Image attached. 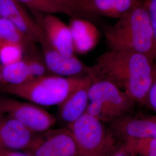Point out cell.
I'll return each mask as SVG.
<instances>
[{"instance_id": "1", "label": "cell", "mask_w": 156, "mask_h": 156, "mask_svg": "<svg viewBox=\"0 0 156 156\" xmlns=\"http://www.w3.org/2000/svg\"><path fill=\"white\" fill-rule=\"evenodd\" d=\"M91 67L94 78L111 81L136 104L146 107L149 90L156 78V66L151 57L109 50L98 57Z\"/></svg>"}, {"instance_id": "2", "label": "cell", "mask_w": 156, "mask_h": 156, "mask_svg": "<svg viewBox=\"0 0 156 156\" xmlns=\"http://www.w3.org/2000/svg\"><path fill=\"white\" fill-rule=\"evenodd\" d=\"M104 34L109 50L144 54L153 59L152 28L144 0L139 1L114 24L105 26Z\"/></svg>"}, {"instance_id": "3", "label": "cell", "mask_w": 156, "mask_h": 156, "mask_svg": "<svg viewBox=\"0 0 156 156\" xmlns=\"http://www.w3.org/2000/svg\"><path fill=\"white\" fill-rule=\"evenodd\" d=\"M84 76L62 77L48 75L33 78L19 85L3 84L0 86V90L39 106L59 105Z\"/></svg>"}, {"instance_id": "4", "label": "cell", "mask_w": 156, "mask_h": 156, "mask_svg": "<svg viewBox=\"0 0 156 156\" xmlns=\"http://www.w3.org/2000/svg\"><path fill=\"white\" fill-rule=\"evenodd\" d=\"M89 98L86 113L105 124L131 114L136 104L115 84L102 78L93 77Z\"/></svg>"}, {"instance_id": "5", "label": "cell", "mask_w": 156, "mask_h": 156, "mask_svg": "<svg viewBox=\"0 0 156 156\" xmlns=\"http://www.w3.org/2000/svg\"><path fill=\"white\" fill-rule=\"evenodd\" d=\"M67 127L79 156H110L117 145L116 138L105 124L86 113Z\"/></svg>"}, {"instance_id": "6", "label": "cell", "mask_w": 156, "mask_h": 156, "mask_svg": "<svg viewBox=\"0 0 156 156\" xmlns=\"http://www.w3.org/2000/svg\"><path fill=\"white\" fill-rule=\"evenodd\" d=\"M0 112L16 120L36 134L50 129L56 122L55 117L41 106L14 99L0 98Z\"/></svg>"}, {"instance_id": "7", "label": "cell", "mask_w": 156, "mask_h": 156, "mask_svg": "<svg viewBox=\"0 0 156 156\" xmlns=\"http://www.w3.org/2000/svg\"><path fill=\"white\" fill-rule=\"evenodd\" d=\"M24 152L31 156H79L73 134L68 127L50 129L37 134Z\"/></svg>"}, {"instance_id": "8", "label": "cell", "mask_w": 156, "mask_h": 156, "mask_svg": "<svg viewBox=\"0 0 156 156\" xmlns=\"http://www.w3.org/2000/svg\"><path fill=\"white\" fill-rule=\"evenodd\" d=\"M108 128L116 140L129 138L156 139V114L134 116L131 114L108 123Z\"/></svg>"}, {"instance_id": "9", "label": "cell", "mask_w": 156, "mask_h": 156, "mask_svg": "<svg viewBox=\"0 0 156 156\" xmlns=\"http://www.w3.org/2000/svg\"><path fill=\"white\" fill-rule=\"evenodd\" d=\"M45 64L50 73L62 77H76L92 74L87 66L75 55L68 57L57 51L46 39L40 43Z\"/></svg>"}, {"instance_id": "10", "label": "cell", "mask_w": 156, "mask_h": 156, "mask_svg": "<svg viewBox=\"0 0 156 156\" xmlns=\"http://www.w3.org/2000/svg\"><path fill=\"white\" fill-rule=\"evenodd\" d=\"M35 19L42 28L46 39L53 49L64 56L75 55L73 38L68 24L55 14L32 11Z\"/></svg>"}, {"instance_id": "11", "label": "cell", "mask_w": 156, "mask_h": 156, "mask_svg": "<svg viewBox=\"0 0 156 156\" xmlns=\"http://www.w3.org/2000/svg\"><path fill=\"white\" fill-rule=\"evenodd\" d=\"M0 16L12 23L34 43L46 38L39 23L16 0H0Z\"/></svg>"}, {"instance_id": "12", "label": "cell", "mask_w": 156, "mask_h": 156, "mask_svg": "<svg viewBox=\"0 0 156 156\" xmlns=\"http://www.w3.org/2000/svg\"><path fill=\"white\" fill-rule=\"evenodd\" d=\"M36 135L13 118L0 115V151H25Z\"/></svg>"}, {"instance_id": "13", "label": "cell", "mask_w": 156, "mask_h": 156, "mask_svg": "<svg viewBox=\"0 0 156 156\" xmlns=\"http://www.w3.org/2000/svg\"><path fill=\"white\" fill-rule=\"evenodd\" d=\"M93 80L92 74L84 76L80 83L58 105L59 116L62 122L69 125L86 113L89 102V91Z\"/></svg>"}, {"instance_id": "14", "label": "cell", "mask_w": 156, "mask_h": 156, "mask_svg": "<svg viewBox=\"0 0 156 156\" xmlns=\"http://www.w3.org/2000/svg\"><path fill=\"white\" fill-rule=\"evenodd\" d=\"M69 27L73 38L75 53L84 55L97 45L100 31L90 20L80 17H71Z\"/></svg>"}, {"instance_id": "15", "label": "cell", "mask_w": 156, "mask_h": 156, "mask_svg": "<svg viewBox=\"0 0 156 156\" xmlns=\"http://www.w3.org/2000/svg\"><path fill=\"white\" fill-rule=\"evenodd\" d=\"M140 0H90L94 17L105 16L118 19Z\"/></svg>"}, {"instance_id": "16", "label": "cell", "mask_w": 156, "mask_h": 156, "mask_svg": "<svg viewBox=\"0 0 156 156\" xmlns=\"http://www.w3.org/2000/svg\"><path fill=\"white\" fill-rule=\"evenodd\" d=\"M0 68L3 84L19 85L33 79L24 58L11 64L1 66Z\"/></svg>"}, {"instance_id": "17", "label": "cell", "mask_w": 156, "mask_h": 156, "mask_svg": "<svg viewBox=\"0 0 156 156\" xmlns=\"http://www.w3.org/2000/svg\"><path fill=\"white\" fill-rule=\"evenodd\" d=\"M0 41L17 43L23 46L24 53L35 46L26 35L10 21L0 17Z\"/></svg>"}, {"instance_id": "18", "label": "cell", "mask_w": 156, "mask_h": 156, "mask_svg": "<svg viewBox=\"0 0 156 156\" xmlns=\"http://www.w3.org/2000/svg\"><path fill=\"white\" fill-rule=\"evenodd\" d=\"M32 11L45 14H62L71 16L69 13L53 0H16Z\"/></svg>"}, {"instance_id": "19", "label": "cell", "mask_w": 156, "mask_h": 156, "mask_svg": "<svg viewBox=\"0 0 156 156\" xmlns=\"http://www.w3.org/2000/svg\"><path fill=\"white\" fill-rule=\"evenodd\" d=\"M27 62L32 78H38L49 75L44 57L38 52L35 46L25 53L23 57Z\"/></svg>"}, {"instance_id": "20", "label": "cell", "mask_w": 156, "mask_h": 156, "mask_svg": "<svg viewBox=\"0 0 156 156\" xmlns=\"http://www.w3.org/2000/svg\"><path fill=\"white\" fill-rule=\"evenodd\" d=\"M68 12L71 17L94 19L91 12L90 0H53Z\"/></svg>"}, {"instance_id": "21", "label": "cell", "mask_w": 156, "mask_h": 156, "mask_svg": "<svg viewBox=\"0 0 156 156\" xmlns=\"http://www.w3.org/2000/svg\"><path fill=\"white\" fill-rule=\"evenodd\" d=\"M24 54L23 45L17 43L0 41V62L6 66L20 61Z\"/></svg>"}, {"instance_id": "22", "label": "cell", "mask_w": 156, "mask_h": 156, "mask_svg": "<svg viewBox=\"0 0 156 156\" xmlns=\"http://www.w3.org/2000/svg\"><path fill=\"white\" fill-rule=\"evenodd\" d=\"M124 141L136 156H156V139L129 138Z\"/></svg>"}, {"instance_id": "23", "label": "cell", "mask_w": 156, "mask_h": 156, "mask_svg": "<svg viewBox=\"0 0 156 156\" xmlns=\"http://www.w3.org/2000/svg\"><path fill=\"white\" fill-rule=\"evenodd\" d=\"M144 2L151 19L154 45L153 60L156 66V0H144Z\"/></svg>"}, {"instance_id": "24", "label": "cell", "mask_w": 156, "mask_h": 156, "mask_svg": "<svg viewBox=\"0 0 156 156\" xmlns=\"http://www.w3.org/2000/svg\"><path fill=\"white\" fill-rule=\"evenodd\" d=\"M110 156H136L132 149L124 142L118 144Z\"/></svg>"}, {"instance_id": "25", "label": "cell", "mask_w": 156, "mask_h": 156, "mask_svg": "<svg viewBox=\"0 0 156 156\" xmlns=\"http://www.w3.org/2000/svg\"><path fill=\"white\" fill-rule=\"evenodd\" d=\"M146 107L156 113V78L149 90L147 97Z\"/></svg>"}, {"instance_id": "26", "label": "cell", "mask_w": 156, "mask_h": 156, "mask_svg": "<svg viewBox=\"0 0 156 156\" xmlns=\"http://www.w3.org/2000/svg\"><path fill=\"white\" fill-rule=\"evenodd\" d=\"M7 156H31L24 151H4Z\"/></svg>"}, {"instance_id": "27", "label": "cell", "mask_w": 156, "mask_h": 156, "mask_svg": "<svg viewBox=\"0 0 156 156\" xmlns=\"http://www.w3.org/2000/svg\"><path fill=\"white\" fill-rule=\"evenodd\" d=\"M3 85V82L2 80V76H1V68H0V86Z\"/></svg>"}, {"instance_id": "28", "label": "cell", "mask_w": 156, "mask_h": 156, "mask_svg": "<svg viewBox=\"0 0 156 156\" xmlns=\"http://www.w3.org/2000/svg\"><path fill=\"white\" fill-rule=\"evenodd\" d=\"M0 156H7L4 151H0Z\"/></svg>"}, {"instance_id": "29", "label": "cell", "mask_w": 156, "mask_h": 156, "mask_svg": "<svg viewBox=\"0 0 156 156\" xmlns=\"http://www.w3.org/2000/svg\"><path fill=\"white\" fill-rule=\"evenodd\" d=\"M1 114H2V113H1V112H0V115H1Z\"/></svg>"}, {"instance_id": "30", "label": "cell", "mask_w": 156, "mask_h": 156, "mask_svg": "<svg viewBox=\"0 0 156 156\" xmlns=\"http://www.w3.org/2000/svg\"><path fill=\"white\" fill-rule=\"evenodd\" d=\"M0 17H1V16H0Z\"/></svg>"}]
</instances>
